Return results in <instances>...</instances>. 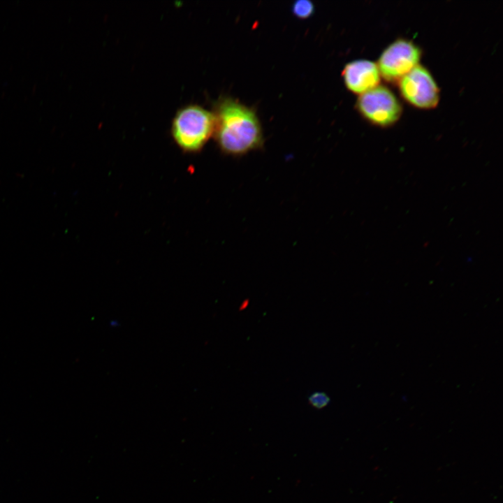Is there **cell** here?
<instances>
[{"mask_svg":"<svg viewBox=\"0 0 503 503\" xmlns=\"http://www.w3.org/2000/svg\"><path fill=\"white\" fill-rule=\"evenodd\" d=\"M248 305H249V300H245L243 301V302H242V304L240 305V308H239V310H240V311H243L244 309H245L247 307Z\"/></svg>","mask_w":503,"mask_h":503,"instance_id":"obj_9","label":"cell"},{"mask_svg":"<svg viewBox=\"0 0 503 503\" xmlns=\"http://www.w3.org/2000/svg\"><path fill=\"white\" fill-rule=\"evenodd\" d=\"M401 96L411 105L432 109L439 101V89L430 71L418 64L398 82Z\"/></svg>","mask_w":503,"mask_h":503,"instance_id":"obj_5","label":"cell"},{"mask_svg":"<svg viewBox=\"0 0 503 503\" xmlns=\"http://www.w3.org/2000/svg\"><path fill=\"white\" fill-rule=\"evenodd\" d=\"M421 57L418 45L411 41L398 38L383 50L377 65L385 80L395 83L418 65Z\"/></svg>","mask_w":503,"mask_h":503,"instance_id":"obj_4","label":"cell"},{"mask_svg":"<svg viewBox=\"0 0 503 503\" xmlns=\"http://www.w3.org/2000/svg\"><path fill=\"white\" fill-rule=\"evenodd\" d=\"M330 397L323 391H315L308 398L309 403L314 408L321 409L326 407L330 402Z\"/></svg>","mask_w":503,"mask_h":503,"instance_id":"obj_8","label":"cell"},{"mask_svg":"<svg viewBox=\"0 0 503 503\" xmlns=\"http://www.w3.org/2000/svg\"><path fill=\"white\" fill-rule=\"evenodd\" d=\"M213 113V135L224 153L241 156L263 146L261 122L253 108L225 96L216 102Z\"/></svg>","mask_w":503,"mask_h":503,"instance_id":"obj_1","label":"cell"},{"mask_svg":"<svg viewBox=\"0 0 503 503\" xmlns=\"http://www.w3.org/2000/svg\"><path fill=\"white\" fill-rule=\"evenodd\" d=\"M215 119L213 112L198 105H189L175 114L171 127L173 138L184 152L202 150L213 135Z\"/></svg>","mask_w":503,"mask_h":503,"instance_id":"obj_2","label":"cell"},{"mask_svg":"<svg viewBox=\"0 0 503 503\" xmlns=\"http://www.w3.org/2000/svg\"><path fill=\"white\" fill-rule=\"evenodd\" d=\"M356 108L366 121L379 127L393 125L399 120L402 112L395 95L383 85H378L359 95Z\"/></svg>","mask_w":503,"mask_h":503,"instance_id":"obj_3","label":"cell"},{"mask_svg":"<svg viewBox=\"0 0 503 503\" xmlns=\"http://www.w3.org/2000/svg\"><path fill=\"white\" fill-rule=\"evenodd\" d=\"M294 15L300 19L312 16L314 12V6L309 0H297L292 6Z\"/></svg>","mask_w":503,"mask_h":503,"instance_id":"obj_7","label":"cell"},{"mask_svg":"<svg viewBox=\"0 0 503 503\" xmlns=\"http://www.w3.org/2000/svg\"><path fill=\"white\" fill-rule=\"evenodd\" d=\"M342 77L347 89L356 94H363L379 85L380 73L376 63L357 59L347 63Z\"/></svg>","mask_w":503,"mask_h":503,"instance_id":"obj_6","label":"cell"}]
</instances>
